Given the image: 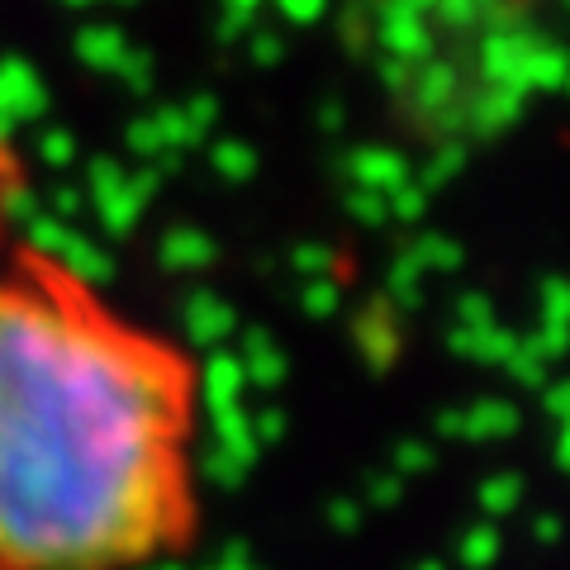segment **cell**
<instances>
[{
  "label": "cell",
  "mask_w": 570,
  "mask_h": 570,
  "mask_svg": "<svg viewBox=\"0 0 570 570\" xmlns=\"http://www.w3.org/2000/svg\"><path fill=\"white\" fill-rule=\"evenodd\" d=\"M200 362L33 243L0 247V570H148L200 532Z\"/></svg>",
  "instance_id": "obj_1"
},
{
  "label": "cell",
  "mask_w": 570,
  "mask_h": 570,
  "mask_svg": "<svg viewBox=\"0 0 570 570\" xmlns=\"http://www.w3.org/2000/svg\"><path fill=\"white\" fill-rule=\"evenodd\" d=\"M14 195H20V163H14V148L0 134V247H6V219H10Z\"/></svg>",
  "instance_id": "obj_2"
}]
</instances>
